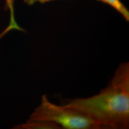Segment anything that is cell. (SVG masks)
<instances>
[{
  "label": "cell",
  "instance_id": "6da1fadb",
  "mask_svg": "<svg viewBox=\"0 0 129 129\" xmlns=\"http://www.w3.org/2000/svg\"><path fill=\"white\" fill-rule=\"evenodd\" d=\"M63 106L94 120L101 129H129V62L120 64L108 86L97 95L67 99Z\"/></svg>",
  "mask_w": 129,
  "mask_h": 129
},
{
  "label": "cell",
  "instance_id": "7a4b0ae2",
  "mask_svg": "<svg viewBox=\"0 0 129 129\" xmlns=\"http://www.w3.org/2000/svg\"><path fill=\"white\" fill-rule=\"evenodd\" d=\"M27 121L49 122L60 126L62 129H101L94 120L63 105L52 103L45 94Z\"/></svg>",
  "mask_w": 129,
  "mask_h": 129
},
{
  "label": "cell",
  "instance_id": "3957f363",
  "mask_svg": "<svg viewBox=\"0 0 129 129\" xmlns=\"http://www.w3.org/2000/svg\"><path fill=\"white\" fill-rule=\"evenodd\" d=\"M16 129H62L60 126L53 123L44 121H31L16 125Z\"/></svg>",
  "mask_w": 129,
  "mask_h": 129
},
{
  "label": "cell",
  "instance_id": "277c9868",
  "mask_svg": "<svg viewBox=\"0 0 129 129\" xmlns=\"http://www.w3.org/2000/svg\"><path fill=\"white\" fill-rule=\"evenodd\" d=\"M6 1L7 7L9 10L10 13V21L8 27L0 35V39L4 37L6 34L13 30H17L20 31L25 32V30L23 28L21 27L15 21L14 14V0H6Z\"/></svg>",
  "mask_w": 129,
  "mask_h": 129
},
{
  "label": "cell",
  "instance_id": "5b68a950",
  "mask_svg": "<svg viewBox=\"0 0 129 129\" xmlns=\"http://www.w3.org/2000/svg\"><path fill=\"white\" fill-rule=\"evenodd\" d=\"M111 5L127 21H129V11L120 0H97Z\"/></svg>",
  "mask_w": 129,
  "mask_h": 129
},
{
  "label": "cell",
  "instance_id": "8992f818",
  "mask_svg": "<svg viewBox=\"0 0 129 129\" xmlns=\"http://www.w3.org/2000/svg\"><path fill=\"white\" fill-rule=\"evenodd\" d=\"M23 1L26 4L30 5H34L35 3L37 2V0H23Z\"/></svg>",
  "mask_w": 129,
  "mask_h": 129
},
{
  "label": "cell",
  "instance_id": "52a82bcc",
  "mask_svg": "<svg viewBox=\"0 0 129 129\" xmlns=\"http://www.w3.org/2000/svg\"><path fill=\"white\" fill-rule=\"evenodd\" d=\"M54 1V0H37V2H38L40 3L44 4V3H45L46 2H48L49 1Z\"/></svg>",
  "mask_w": 129,
  "mask_h": 129
}]
</instances>
